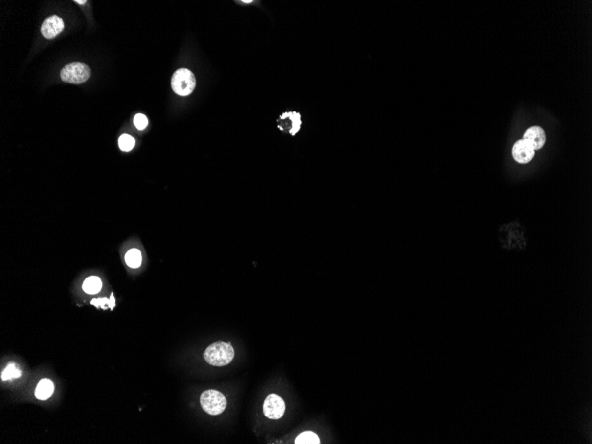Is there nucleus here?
<instances>
[{
  "mask_svg": "<svg viewBox=\"0 0 592 444\" xmlns=\"http://www.w3.org/2000/svg\"><path fill=\"white\" fill-rule=\"evenodd\" d=\"M234 349L230 343L217 341L209 345L204 352V359L212 366H226L234 358Z\"/></svg>",
  "mask_w": 592,
  "mask_h": 444,
  "instance_id": "1",
  "label": "nucleus"
},
{
  "mask_svg": "<svg viewBox=\"0 0 592 444\" xmlns=\"http://www.w3.org/2000/svg\"><path fill=\"white\" fill-rule=\"evenodd\" d=\"M195 75L187 68L177 69L172 77V89L178 95H190L195 90Z\"/></svg>",
  "mask_w": 592,
  "mask_h": 444,
  "instance_id": "2",
  "label": "nucleus"
},
{
  "mask_svg": "<svg viewBox=\"0 0 592 444\" xmlns=\"http://www.w3.org/2000/svg\"><path fill=\"white\" fill-rule=\"evenodd\" d=\"M60 77L62 81L73 84H80L85 83L90 77V68L88 65L80 62H73L65 66Z\"/></svg>",
  "mask_w": 592,
  "mask_h": 444,
  "instance_id": "3",
  "label": "nucleus"
},
{
  "mask_svg": "<svg viewBox=\"0 0 592 444\" xmlns=\"http://www.w3.org/2000/svg\"><path fill=\"white\" fill-rule=\"evenodd\" d=\"M201 407L210 415L221 414L226 408L227 401L224 394L216 390H208L201 394Z\"/></svg>",
  "mask_w": 592,
  "mask_h": 444,
  "instance_id": "4",
  "label": "nucleus"
},
{
  "mask_svg": "<svg viewBox=\"0 0 592 444\" xmlns=\"http://www.w3.org/2000/svg\"><path fill=\"white\" fill-rule=\"evenodd\" d=\"M277 128L283 133L295 136L303 125L302 115L297 111H286L277 119Z\"/></svg>",
  "mask_w": 592,
  "mask_h": 444,
  "instance_id": "5",
  "label": "nucleus"
},
{
  "mask_svg": "<svg viewBox=\"0 0 592 444\" xmlns=\"http://www.w3.org/2000/svg\"><path fill=\"white\" fill-rule=\"evenodd\" d=\"M285 411V401L277 394H270L263 403V413L270 419H280Z\"/></svg>",
  "mask_w": 592,
  "mask_h": 444,
  "instance_id": "6",
  "label": "nucleus"
},
{
  "mask_svg": "<svg viewBox=\"0 0 592 444\" xmlns=\"http://www.w3.org/2000/svg\"><path fill=\"white\" fill-rule=\"evenodd\" d=\"M64 28L63 20L57 15H53L45 19L41 28V32L45 38L52 39L63 31Z\"/></svg>",
  "mask_w": 592,
  "mask_h": 444,
  "instance_id": "7",
  "label": "nucleus"
},
{
  "mask_svg": "<svg viewBox=\"0 0 592 444\" xmlns=\"http://www.w3.org/2000/svg\"><path fill=\"white\" fill-rule=\"evenodd\" d=\"M535 155V149L523 139L517 141L512 147V156L520 164H529Z\"/></svg>",
  "mask_w": 592,
  "mask_h": 444,
  "instance_id": "8",
  "label": "nucleus"
},
{
  "mask_svg": "<svg viewBox=\"0 0 592 444\" xmlns=\"http://www.w3.org/2000/svg\"><path fill=\"white\" fill-rule=\"evenodd\" d=\"M523 139L536 150L542 149L546 142V134L544 130L540 126H532L529 128L523 136Z\"/></svg>",
  "mask_w": 592,
  "mask_h": 444,
  "instance_id": "9",
  "label": "nucleus"
},
{
  "mask_svg": "<svg viewBox=\"0 0 592 444\" xmlns=\"http://www.w3.org/2000/svg\"><path fill=\"white\" fill-rule=\"evenodd\" d=\"M55 389V386L54 383L47 379H44L38 383V385L36 387V397L39 400H46L49 398L52 394L54 393Z\"/></svg>",
  "mask_w": 592,
  "mask_h": 444,
  "instance_id": "10",
  "label": "nucleus"
},
{
  "mask_svg": "<svg viewBox=\"0 0 592 444\" xmlns=\"http://www.w3.org/2000/svg\"><path fill=\"white\" fill-rule=\"evenodd\" d=\"M102 287V283L101 280L98 277L92 276L88 278L83 284V289L84 291L90 294V295H95L100 292V289Z\"/></svg>",
  "mask_w": 592,
  "mask_h": 444,
  "instance_id": "11",
  "label": "nucleus"
},
{
  "mask_svg": "<svg viewBox=\"0 0 592 444\" xmlns=\"http://www.w3.org/2000/svg\"><path fill=\"white\" fill-rule=\"evenodd\" d=\"M296 444H320V439L318 435H316L311 431L303 432L299 435L295 439Z\"/></svg>",
  "mask_w": 592,
  "mask_h": 444,
  "instance_id": "12",
  "label": "nucleus"
},
{
  "mask_svg": "<svg viewBox=\"0 0 592 444\" xmlns=\"http://www.w3.org/2000/svg\"><path fill=\"white\" fill-rule=\"evenodd\" d=\"M125 262L129 267H140L142 263V255H141V251L138 250H130L125 255Z\"/></svg>",
  "mask_w": 592,
  "mask_h": 444,
  "instance_id": "13",
  "label": "nucleus"
},
{
  "mask_svg": "<svg viewBox=\"0 0 592 444\" xmlns=\"http://www.w3.org/2000/svg\"><path fill=\"white\" fill-rule=\"evenodd\" d=\"M118 143L120 149L123 152H129L133 149L135 145V139L129 134H122V136L119 138Z\"/></svg>",
  "mask_w": 592,
  "mask_h": 444,
  "instance_id": "14",
  "label": "nucleus"
},
{
  "mask_svg": "<svg viewBox=\"0 0 592 444\" xmlns=\"http://www.w3.org/2000/svg\"><path fill=\"white\" fill-rule=\"evenodd\" d=\"M21 375H22V371L16 367V365L14 363H10L9 365L5 368V371L2 372L1 379L3 381H7L10 379L19 378Z\"/></svg>",
  "mask_w": 592,
  "mask_h": 444,
  "instance_id": "15",
  "label": "nucleus"
},
{
  "mask_svg": "<svg viewBox=\"0 0 592 444\" xmlns=\"http://www.w3.org/2000/svg\"><path fill=\"white\" fill-rule=\"evenodd\" d=\"M91 304H93V305H95L96 307H100V306L101 308L106 309V308H107V304L109 305V308H113V307H114V305H115V302H114L113 295H111V300H110V301H109L108 299H106V298L93 299L92 301H91Z\"/></svg>",
  "mask_w": 592,
  "mask_h": 444,
  "instance_id": "16",
  "label": "nucleus"
},
{
  "mask_svg": "<svg viewBox=\"0 0 592 444\" xmlns=\"http://www.w3.org/2000/svg\"><path fill=\"white\" fill-rule=\"evenodd\" d=\"M147 124H148V120L145 115L142 113L136 114L135 117H134V125L138 130L143 131L147 126Z\"/></svg>",
  "mask_w": 592,
  "mask_h": 444,
  "instance_id": "17",
  "label": "nucleus"
},
{
  "mask_svg": "<svg viewBox=\"0 0 592 444\" xmlns=\"http://www.w3.org/2000/svg\"><path fill=\"white\" fill-rule=\"evenodd\" d=\"M75 2H76V3H78L79 5H85L87 1H86V0H76Z\"/></svg>",
  "mask_w": 592,
  "mask_h": 444,
  "instance_id": "18",
  "label": "nucleus"
},
{
  "mask_svg": "<svg viewBox=\"0 0 592 444\" xmlns=\"http://www.w3.org/2000/svg\"><path fill=\"white\" fill-rule=\"evenodd\" d=\"M243 2H244V3H251V2H252V0H249V1H246V0H245V1H243Z\"/></svg>",
  "mask_w": 592,
  "mask_h": 444,
  "instance_id": "19",
  "label": "nucleus"
}]
</instances>
